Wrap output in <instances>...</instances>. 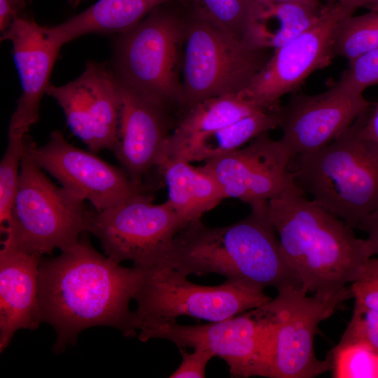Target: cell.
I'll return each mask as SVG.
<instances>
[{"label": "cell", "mask_w": 378, "mask_h": 378, "mask_svg": "<svg viewBox=\"0 0 378 378\" xmlns=\"http://www.w3.org/2000/svg\"><path fill=\"white\" fill-rule=\"evenodd\" d=\"M41 258L38 301L42 321L56 332L55 352L75 344L79 333L96 326L117 328L124 336L136 335L130 302L148 270L125 267L97 252L85 238Z\"/></svg>", "instance_id": "1"}, {"label": "cell", "mask_w": 378, "mask_h": 378, "mask_svg": "<svg viewBox=\"0 0 378 378\" xmlns=\"http://www.w3.org/2000/svg\"><path fill=\"white\" fill-rule=\"evenodd\" d=\"M296 186L267 202L285 260L309 294L332 297L358 280L374 255L369 241Z\"/></svg>", "instance_id": "2"}, {"label": "cell", "mask_w": 378, "mask_h": 378, "mask_svg": "<svg viewBox=\"0 0 378 378\" xmlns=\"http://www.w3.org/2000/svg\"><path fill=\"white\" fill-rule=\"evenodd\" d=\"M267 204L250 206L246 217L225 227H209L200 220L190 223L155 267H169L186 276L220 274L262 289L302 286L283 255Z\"/></svg>", "instance_id": "3"}, {"label": "cell", "mask_w": 378, "mask_h": 378, "mask_svg": "<svg viewBox=\"0 0 378 378\" xmlns=\"http://www.w3.org/2000/svg\"><path fill=\"white\" fill-rule=\"evenodd\" d=\"M372 107L326 146L297 156L298 186L352 229L378 210V143L361 132Z\"/></svg>", "instance_id": "4"}, {"label": "cell", "mask_w": 378, "mask_h": 378, "mask_svg": "<svg viewBox=\"0 0 378 378\" xmlns=\"http://www.w3.org/2000/svg\"><path fill=\"white\" fill-rule=\"evenodd\" d=\"M166 4L118 34L111 66L125 85L164 107L181 103L179 71L187 29V21Z\"/></svg>", "instance_id": "5"}, {"label": "cell", "mask_w": 378, "mask_h": 378, "mask_svg": "<svg viewBox=\"0 0 378 378\" xmlns=\"http://www.w3.org/2000/svg\"><path fill=\"white\" fill-rule=\"evenodd\" d=\"M24 148L10 217L1 232L25 251L43 257L88 232L84 200L55 185Z\"/></svg>", "instance_id": "6"}, {"label": "cell", "mask_w": 378, "mask_h": 378, "mask_svg": "<svg viewBox=\"0 0 378 378\" xmlns=\"http://www.w3.org/2000/svg\"><path fill=\"white\" fill-rule=\"evenodd\" d=\"M147 270L134 298L136 308L133 325L138 332L181 316L218 321L258 308L272 299L265 289L241 281L226 279L222 284L207 286L192 283L188 276L169 267Z\"/></svg>", "instance_id": "7"}, {"label": "cell", "mask_w": 378, "mask_h": 378, "mask_svg": "<svg viewBox=\"0 0 378 378\" xmlns=\"http://www.w3.org/2000/svg\"><path fill=\"white\" fill-rule=\"evenodd\" d=\"M288 286L262 305L271 324L267 377L314 378L331 370L328 356L317 358L314 337L320 323L353 298L350 286L330 298Z\"/></svg>", "instance_id": "8"}, {"label": "cell", "mask_w": 378, "mask_h": 378, "mask_svg": "<svg viewBox=\"0 0 378 378\" xmlns=\"http://www.w3.org/2000/svg\"><path fill=\"white\" fill-rule=\"evenodd\" d=\"M270 49L252 48L196 17L187 21L181 103L190 108L245 90L267 62Z\"/></svg>", "instance_id": "9"}, {"label": "cell", "mask_w": 378, "mask_h": 378, "mask_svg": "<svg viewBox=\"0 0 378 378\" xmlns=\"http://www.w3.org/2000/svg\"><path fill=\"white\" fill-rule=\"evenodd\" d=\"M186 223L168 200L153 204L144 192L102 211H90L88 232L106 255L144 269L156 267Z\"/></svg>", "instance_id": "10"}, {"label": "cell", "mask_w": 378, "mask_h": 378, "mask_svg": "<svg viewBox=\"0 0 378 378\" xmlns=\"http://www.w3.org/2000/svg\"><path fill=\"white\" fill-rule=\"evenodd\" d=\"M270 335V321L262 305L206 324H159L139 331L138 337L142 342L167 340L179 349H207L226 362L232 377H267Z\"/></svg>", "instance_id": "11"}, {"label": "cell", "mask_w": 378, "mask_h": 378, "mask_svg": "<svg viewBox=\"0 0 378 378\" xmlns=\"http://www.w3.org/2000/svg\"><path fill=\"white\" fill-rule=\"evenodd\" d=\"M24 148L64 188L90 201L97 211L115 206L145 192L144 186L134 183L123 169L71 145L60 131H53L41 146H36L26 134Z\"/></svg>", "instance_id": "12"}, {"label": "cell", "mask_w": 378, "mask_h": 378, "mask_svg": "<svg viewBox=\"0 0 378 378\" xmlns=\"http://www.w3.org/2000/svg\"><path fill=\"white\" fill-rule=\"evenodd\" d=\"M46 94L62 108L67 124L92 153L115 150L121 110V82L109 64L89 61L75 80L49 84Z\"/></svg>", "instance_id": "13"}, {"label": "cell", "mask_w": 378, "mask_h": 378, "mask_svg": "<svg viewBox=\"0 0 378 378\" xmlns=\"http://www.w3.org/2000/svg\"><path fill=\"white\" fill-rule=\"evenodd\" d=\"M349 17L337 0L323 5L318 21L272 56L248 87L240 92L267 110L281 106V98L295 91L314 71L328 65L333 58L332 38L340 20Z\"/></svg>", "instance_id": "14"}, {"label": "cell", "mask_w": 378, "mask_h": 378, "mask_svg": "<svg viewBox=\"0 0 378 378\" xmlns=\"http://www.w3.org/2000/svg\"><path fill=\"white\" fill-rule=\"evenodd\" d=\"M292 160L281 140H274L266 132L245 147L206 161L201 168L218 182L225 198L251 206L298 186L289 170Z\"/></svg>", "instance_id": "15"}, {"label": "cell", "mask_w": 378, "mask_h": 378, "mask_svg": "<svg viewBox=\"0 0 378 378\" xmlns=\"http://www.w3.org/2000/svg\"><path fill=\"white\" fill-rule=\"evenodd\" d=\"M371 103L337 83L320 94H293L281 107L280 139L293 158L315 152L340 136Z\"/></svg>", "instance_id": "16"}, {"label": "cell", "mask_w": 378, "mask_h": 378, "mask_svg": "<svg viewBox=\"0 0 378 378\" xmlns=\"http://www.w3.org/2000/svg\"><path fill=\"white\" fill-rule=\"evenodd\" d=\"M10 41L22 85V94L13 113L8 132L26 134L39 117L41 101L62 46L50 35L47 26L19 16L2 33Z\"/></svg>", "instance_id": "17"}, {"label": "cell", "mask_w": 378, "mask_h": 378, "mask_svg": "<svg viewBox=\"0 0 378 378\" xmlns=\"http://www.w3.org/2000/svg\"><path fill=\"white\" fill-rule=\"evenodd\" d=\"M169 134L166 107L121 82L118 140L114 152L134 183L143 185L144 176L158 167Z\"/></svg>", "instance_id": "18"}, {"label": "cell", "mask_w": 378, "mask_h": 378, "mask_svg": "<svg viewBox=\"0 0 378 378\" xmlns=\"http://www.w3.org/2000/svg\"><path fill=\"white\" fill-rule=\"evenodd\" d=\"M0 251V352L20 329H37L42 321L38 270L43 257L5 238Z\"/></svg>", "instance_id": "19"}, {"label": "cell", "mask_w": 378, "mask_h": 378, "mask_svg": "<svg viewBox=\"0 0 378 378\" xmlns=\"http://www.w3.org/2000/svg\"><path fill=\"white\" fill-rule=\"evenodd\" d=\"M191 3L192 0H98L83 12L61 24L48 27L61 46L89 34H121L165 4Z\"/></svg>", "instance_id": "20"}, {"label": "cell", "mask_w": 378, "mask_h": 378, "mask_svg": "<svg viewBox=\"0 0 378 378\" xmlns=\"http://www.w3.org/2000/svg\"><path fill=\"white\" fill-rule=\"evenodd\" d=\"M323 5L255 0L242 43L252 48L275 50L313 27L320 19Z\"/></svg>", "instance_id": "21"}, {"label": "cell", "mask_w": 378, "mask_h": 378, "mask_svg": "<svg viewBox=\"0 0 378 378\" xmlns=\"http://www.w3.org/2000/svg\"><path fill=\"white\" fill-rule=\"evenodd\" d=\"M262 110L267 109L241 93L215 97L198 102L189 108L170 133L159 164L195 140Z\"/></svg>", "instance_id": "22"}, {"label": "cell", "mask_w": 378, "mask_h": 378, "mask_svg": "<svg viewBox=\"0 0 378 378\" xmlns=\"http://www.w3.org/2000/svg\"><path fill=\"white\" fill-rule=\"evenodd\" d=\"M158 167L162 172L168 190V201L188 225L200 220L225 199L218 182L201 167L195 168L189 162L180 159H166Z\"/></svg>", "instance_id": "23"}, {"label": "cell", "mask_w": 378, "mask_h": 378, "mask_svg": "<svg viewBox=\"0 0 378 378\" xmlns=\"http://www.w3.org/2000/svg\"><path fill=\"white\" fill-rule=\"evenodd\" d=\"M281 107L262 110L242 118L195 140L167 159L206 162L231 153L260 134L280 127Z\"/></svg>", "instance_id": "24"}, {"label": "cell", "mask_w": 378, "mask_h": 378, "mask_svg": "<svg viewBox=\"0 0 378 378\" xmlns=\"http://www.w3.org/2000/svg\"><path fill=\"white\" fill-rule=\"evenodd\" d=\"M378 48V10L342 18L332 38V55L351 61Z\"/></svg>", "instance_id": "25"}, {"label": "cell", "mask_w": 378, "mask_h": 378, "mask_svg": "<svg viewBox=\"0 0 378 378\" xmlns=\"http://www.w3.org/2000/svg\"><path fill=\"white\" fill-rule=\"evenodd\" d=\"M255 0H192L193 14L243 41Z\"/></svg>", "instance_id": "26"}, {"label": "cell", "mask_w": 378, "mask_h": 378, "mask_svg": "<svg viewBox=\"0 0 378 378\" xmlns=\"http://www.w3.org/2000/svg\"><path fill=\"white\" fill-rule=\"evenodd\" d=\"M328 356L334 378H377L378 351L364 344H337Z\"/></svg>", "instance_id": "27"}, {"label": "cell", "mask_w": 378, "mask_h": 378, "mask_svg": "<svg viewBox=\"0 0 378 378\" xmlns=\"http://www.w3.org/2000/svg\"><path fill=\"white\" fill-rule=\"evenodd\" d=\"M26 134L8 132L7 147L0 162L1 232L10 217L18 186L20 163L24 152V138Z\"/></svg>", "instance_id": "28"}, {"label": "cell", "mask_w": 378, "mask_h": 378, "mask_svg": "<svg viewBox=\"0 0 378 378\" xmlns=\"http://www.w3.org/2000/svg\"><path fill=\"white\" fill-rule=\"evenodd\" d=\"M337 83L351 91L363 94L368 88L378 84V48L351 61Z\"/></svg>", "instance_id": "29"}, {"label": "cell", "mask_w": 378, "mask_h": 378, "mask_svg": "<svg viewBox=\"0 0 378 378\" xmlns=\"http://www.w3.org/2000/svg\"><path fill=\"white\" fill-rule=\"evenodd\" d=\"M358 343L378 351V311L354 305L338 344Z\"/></svg>", "instance_id": "30"}, {"label": "cell", "mask_w": 378, "mask_h": 378, "mask_svg": "<svg viewBox=\"0 0 378 378\" xmlns=\"http://www.w3.org/2000/svg\"><path fill=\"white\" fill-rule=\"evenodd\" d=\"M356 306L378 311V258H370L361 276L350 284Z\"/></svg>", "instance_id": "31"}, {"label": "cell", "mask_w": 378, "mask_h": 378, "mask_svg": "<svg viewBox=\"0 0 378 378\" xmlns=\"http://www.w3.org/2000/svg\"><path fill=\"white\" fill-rule=\"evenodd\" d=\"M182 361L180 365L171 374L170 378H204L206 368L214 354L205 349L195 348L192 353L180 349Z\"/></svg>", "instance_id": "32"}, {"label": "cell", "mask_w": 378, "mask_h": 378, "mask_svg": "<svg viewBox=\"0 0 378 378\" xmlns=\"http://www.w3.org/2000/svg\"><path fill=\"white\" fill-rule=\"evenodd\" d=\"M25 5L18 0H0V29L4 32Z\"/></svg>", "instance_id": "33"}, {"label": "cell", "mask_w": 378, "mask_h": 378, "mask_svg": "<svg viewBox=\"0 0 378 378\" xmlns=\"http://www.w3.org/2000/svg\"><path fill=\"white\" fill-rule=\"evenodd\" d=\"M358 228L367 234L374 255H378V210L365 218Z\"/></svg>", "instance_id": "34"}, {"label": "cell", "mask_w": 378, "mask_h": 378, "mask_svg": "<svg viewBox=\"0 0 378 378\" xmlns=\"http://www.w3.org/2000/svg\"><path fill=\"white\" fill-rule=\"evenodd\" d=\"M337 1L348 16L353 15L360 8L378 10V0H337Z\"/></svg>", "instance_id": "35"}, {"label": "cell", "mask_w": 378, "mask_h": 378, "mask_svg": "<svg viewBox=\"0 0 378 378\" xmlns=\"http://www.w3.org/2000/svg\"><path fill=\"white\" fill-rule=\"evenodd\" d=\"M361 132L365 137L378 143V102L371 108Z\"/></svg>", "instance_id": "36"}, {"label": "cell", "mask_w": 378, "mask_h": 378, "mask_svg": "<svg viewBox=\"0 0 378 378\" xmlns=\"http://www.w3.org/2000/svg\"><path fill=\"white\" fill-rule=\"evenodd\" d=\"M265 1L279 2V3H286V2L300 3V4H307V5L314 6H321L323 5L322 4L323 0H265Z\"/></svg>", "instance_id": "37"}, {"label": "cell", "mask_w": 378, "mask_h": 378, "mask_svg": "<svg viewBox=\"0 0 378 378\" xmlns=\"http://www.w3.org/2000/svg\"><path fill=\"white\" fill-rule=\"evenodd\" d=\"M83 0H69L70 3L74 4V6L78 5Z\"/></svg>", "instance_id": "38"}, {"label": "cell", "mask_w": 378, "mask_h": 378, "mask_svg": "<svg viewBox=\"0 0 378 378\" xmlns=\"http://www.w3.org/2000/svg\"><path fill=\"white\" fill-rule=\"evenodd\" d=\"M20 2L23 3L25 4V0H19ZM29 1H31V0H29Z\"/></svg>", "instance_id": "39"}]
</instances>
